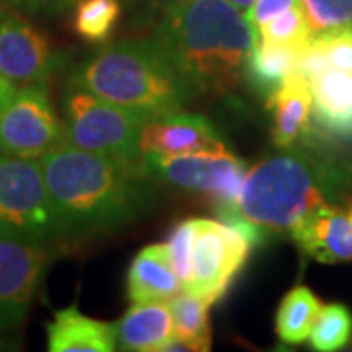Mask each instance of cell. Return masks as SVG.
I'll return each instance as SVG.
<instances>
[{"label":"cell","instance_id":"1","mask_svg":"<svg viewBox=\"0 0 352 352\" xmlns=\"http://www.w3.org/2000/svg\"><path fill=\"white\" fill-rule=\"evenodd\" d=\"M39 161L61 241L120 229L155 200L141 159L120 161L65 143Z\"/></svg>","mask_w":352,"mask_h":352},{"label":"cell","instance_id":"2","mask_svg":"<svg viewBox=\"0 0 352 352\" xmlns=\"http://www.w3.org/2000/svg\"><path fill=\"white\" fill-rule=\"evenodd\" d=\"M351 178V168L327 153L294 145L252 164L235 208L217 217L241 229L256 247L268 237L292 235L317 208L340 200Z\"/></svg>","mask_w":352,"mask_h":352},{"label":"cell","instance_id":"3","mask_svg":"<svg viewBox=\"0 0 352 352\" xmlns=\"http://www.w3.org/2000/svg\"><path fill=\"white\" fill-rule=\"evenodd\" d=\"M151 39L194 96H226L245 78L258 34L227 0H188L164 8Z\"/></svg>","mask_w":352,"mask_h":352},{"label":"cell","instance_id":"4","mask_svg":"<svg viewBox=\"0 0 352 352\" xmlns=\"http://www.w3.org/2000/svg\"><path fill=\"white\" fill-rule=\"evenodd\" d=\"M69 82L145 120L182 112L194 98L153 39L102 47L76 67Z\"/></svg>","mask_w":352,"mask_h":352},{"label":"cell","instance_id":"5","mask_svg":"<svg viewBox=\"0 0 352 352\" xmlns=\"http://www.w3.org/2000/svg\"><path fill=\"white\" fill-rule=\"evenodd\" d=\"M67 143L120 161L141 159V131L147 120L69 82L63 96Z\"/></svg>","mask_w":352,"mask_h":352},{"label":"cell","instance_id":"6","mask_svg":"<svg viewBox=\"0 0 352 352\" xmlns=\"http://www.w3.org/2000/svg\"><path fill=\"white\" fill-rule=\"evenodd\" d=\"M139 163L153 182L204 194L217 214L235 208L249 170L227 145L186 155H141Z\"/></svg>","mask_w":352,"mask_h":352},{"label":"cell","instance_id":"7","mask_svg":"<svg viewBox=\"0 0 352 352\" xmlns=\"http://www.w3.org/2000/svg\"><path fill=\"white\" fill-rule=\"evenodd\" d=\"M0 227L47 243L61 241L39 159L0 153Z\"/></svg>","mask_w":352,"mask_h":352},{"label":"cell","instance_id":"8","mask_svg":"<svg viewBox=\"0 0 352 352\" xmlns=\"http://www.w3.org/2000/svg\"><path fill=\"white\" fill-rule=\"evenodd\" d=\"M65 143V124L53 108L47 85L18 87L0 106V153L41 159Z\"/></svg>","mask_w":352,"mask_h":352},{"label":"cell","instance_id":"9","mask_svg":"<svg viewBox=\"0 0 352 352\" xmlns=\"http://www.w3.org/2000/svg\"><path fill=\"white\" fill-rule=\"evenodd\" d=\"M251 239L221 219L196 217V235L192 249V274L184 284L190 294H196L214 305L235 282L249 261Z\"/></svg>","mask_w":352,"mask_h":352},{"label":"cell","instance_id":"10","mask_svg":"<svg viewBox=\"0 0 352 352\" xmlns=\"http://www.w3.org/2000/svg\"><path fill=\"white\" fill-rule=\"evenodd\" d=\"M51 251L53 243L0 227V331L25 321Z\"/></svg>","mask_w":352,"mask_h":352},{"label":"cell","instance_id":"11","mask_svg":"<svg viewBox=\"0 0 352 352\" xmlns=\"http://www.w3.org/2000/svg\"><path fill=\"white\" fill-rule=\"evenodd\" d=\"M63 67V55L24 16L0 6V75L16 87L47 85Z\"/></svg>","mask_w":352,"mask_h":352},{"label":"cell","instance_id":"12","mask_svg":"<svg viewBox=\"0 0 352 352\" xmlns=\"http://www.w3.org/2000/svg\"><path fill=\"white\" fill-rule=\"evenodd\" d=\"M139 145L141 155H186L226 147L210 120L184 112L147 120Z\"/></svg>","mask_w":352,"mask_h":352},{"label":"cell","instance_id":"13","mask_svg":"<svg viewBox=\"0 0 352 352\" xmlns=\"http://www.w3.org/2000/svg\"><path fill=\"white\" fill-rule=\"evenodd\" d=\"M303 254L323 264L352 263V215L327 204L309 214L289 235Z\"/></svg>","mask_w":352,"mask_h":352},{"label":"cell","instance_id":"14","mask_svg":"<svg viewBox=\"0 0 352 352\" xmlns=\"http://www.w3.org/2000/svg\"><path fill=\"white\" fill-rule=\"evenodd\" d=\"M266 108L272 112V139L280 149H289L311 129L314 92L311 82L302 71L284 78V82L268 96Z\"/></svg>","mask_w":352,"mask_h":352},{"label":"cell","instance_id":"15","mask_svg":"<svg viewBox=\"0 0 352 352\" xmlns=\"http://www.w3.org/2000/svg\"><path fill=\"white\" fill-rule=\"evenodd\" d=\"M314 113L317 129L327 138L352 143V73L325 69L311 80Z\"/></svg>","mask_w":352,"mask_h":352},{"label":"cell","instance_id":"16","mask_svg":"<svg viewBox=\"0 0 352 352\" xmlns=\"http://www.w3.org/2000/svg\"><path fill=\"white\" fill-rule=\"evenodd\" d=\"M175 337V319L168 300L133 302L116 323L118 349L129 352L163 351Z\"/></svg>","mask_w":352,"mask_h":352},{"label":"cell","instance_id":"17","mask_svg":"<svg viewBox=\"0 0 352 352\" xmlns=\"http://www.w3.org/2000/svg\"><path fill=\"white\" fill-rule=\"evenodd\" d=\"M45 329L51 352H112L118 349L116 323L92 319L80 314L76 305L55 311Z\"/></svg>","mask_w":352,"mask_h":352},{"label":"cell","instance_id":"18","mask_svg":"<svg viewBox=\"0 0 352 352\" xmlns=\"http://www.w3.org/2000/svg\"><path fill=\"white\" fill-rule=\"evenodd\" d=\"M182 289L166 243L149 245L135 254L127 270V298L129 302L170 300Z\"/></svg>","mask_w":352,"mask_h":352},{"label":"cell","instance_id":"19","mask_svg":"<svg viewBox=\"0 0 352 352\" xmlns=\"http://www.w3.org/2000/svg\"><path fill=\"white\" fill-rule=\"evenodd\" d=\"M314 39L300 43H272L256 41L245 67V78L258 94L266 98L276 90L284 78L300 71L302 59Z\"/></svg>","mask_w":352,"mask_h":352},{"label":"cell","instance_id":"20","mask_svg":"<svg viewBox=\"0 0 352 352\" xmlns=\"http://www.w3.org/2000/svg\"><path fill=\"white\" fill-rule=\"evenodd\" d=\"M323 303L307 286H296L284 296L276 311V335L284 344L309 339Z\"/></svg>","mask_w":352,"mask_h":352},{"label":"cell","instance_id":"21","mask_svg":"<svg viewBox=\"0 0 352 352\" xmlns=\"http://www.w3.org/2000/svg\"><path fill=\"white\" fill-rule=\"evenodd\" d=\"M175 319V337L180 339L190 351H210L212 349V327H210V307L212 303L196 294L180 289L168 300Z\"/></svg>","mask_w":352,"mask_h":352},{"label":"cell","instance_id":"22","mask_svg":"<svg viewBox=\"0 0 352 352\" xmlns=\"http://www.w3.org/2000/svg\"><path fill=\"white\" fill-rule=\"evenodd\" d=\"M120 14V0H76L73 28L82 39L102 43L110 38Z\"/></svg>","mask_w":352,"mask_h":352},{"label":"cell","instance_id":"23","mask_svg":"<svg viewBox=\"0 0 352 352\" xmlns=\"http://www.w3.org/2000/svg\"><path fill=\"white\" fill-rule=\"evenodd\" d=\"M352 337V314L342 303L323 305L311 329V346L319 352H335L346 346Z\"/></svg>","mask_w":352,"mask_h":352},{"label":"cell","instance_id":"24","mask_svg":"<svg viewBox=\"0 0 352 352\" xmlns=\"http://www.w3.org/2000/svg\"><path fill=\"white\" fill-rule=\"evenodd\" d=\"M256 34L261 41H272V43H300L314 39V32L309 28L302 4L278 14L263 25H258Z\"/></svg>","mask_w":352,"mask_h":352},{"label":"cell","instance_id":"25","mask_svg":"<svg viewBox=\"0 0 352 352\" xmlns=\"http://www.w3.org/2000/svg\"><path fill=\"white\" fill-rule=\"evenodd\" d=\"M314 36L352 28V0H302Z\"/></svg>","mask_w":352,"mask_h":352},{"label":"cell","instance_id":"26","mask_svg":"<svg viewBox=\"0 0 352 352\" xmlns=\"http://www.w3.org/2000/svg\"><path fill=\"white\" fill-rule=\"evenodd\" d=\"M311 47L319 53L327 69L331 67L352 73V28L317 34L314 36Z\"/></svg>","mask_w":352,"mask_h":352},{"label":"cell","instance_id":"27","mask_svg":"<svg viewBox=\"0 0 352 352\" xmlns=\"http://www.w3.org/2000/svg\"><path fill=\"white\" fill-rule=\"evenodd\" d=\"M194 235H196V217H190V219H182L178 221L170 235H168V254H170V261L175 266L176 274L182 282V288L184 284L190 280L192 274V249H194Z\"/></svg>","mask_w":352,"mask_h":352},{"label":"cell","instance_id":"28","mask_svg":"<svg viewBox=\"0 0 352 352\" xmlns=\"http://www.w3.org/2000/svg\"><path fill=\"white\" fill-rule=\"evenodd\" d=\"M300 4H302V0H254V4L245 12V16L254 28H258L264 22H268L270 18L286 12L294 6H300Z\"/></svg>","mask_w":352,"mask_h":352},{"label":"cell","instance_id":"29","mask_svg":"<svg viewBox=\"0 0 352 352\" xmlns=\"http://www.w3.org/2000/svg\"><path fill=\"white\" fill-rule=\"evenodd\" d=\"M0 6L12 8L16 12L32 14V16H47V14L63 10L65 0H0Z\"/></svg>","mask_w":352,"mask_h":352},{"label":"cell","instance_id":"30","mask_svg":"<svg viewBox=\"0 0 352 352\" xmlns=\"http://www.w3.org/2000/svg\"><path fill=\"white\" fill-rule=\"evenodd\" d=\"M16 85L14 82H10L6 76H2L0 75V106L4 104V102L8 100L10 96H12L14 92H16Z\"/></svg>","mask_w":352,"mask_h":352},{"label":"cell","instance_id":"31","mask_svg":"<svg viewBox=\"0 0 352 352\" xmlns=\"http://www.w3.org/2000/svg\"><path fill=\"white\" fill-rule=\"evenodd\" d=\"M227 2H229V4H233L235 8H239L241 12H247L252 4H254V0H227Z\"/></svg>","mask_w":352,"mask_h":352},{"label":"cell","instance_id":"32","mask_svg":"<svg viewBox=\"0 0 352 352\" xmlns=\"http://www.w3.org/2000/svg\"><path fill=\"white\" fill-rule=\"evenodd\" d=\"M153 4L161 6V8H166V6H173V4H178V2H188V0H151Z\"/></svg>","mask_w":352,"mask_h":352},{"label":"cell","instance_id":"33","mask_svg":"<svg viewBox=\"0 0 352 352\" xmlns=\"http://www.w3.org/2000/svg\"><path fill=\"white\" fill-rule=\"evenodd\" d=\"M349 212H351V215H352V204H351V206H349Z\"/></svg>","mask_w":352,"mask_h":352},{"label":"cell","instance_id":"34","mask_svg":"<svg viewBox=\"0 0 352 352\" xmlns=\"http://www.w3.org/2000/svg\"><path fill=\"white\" fill-rule=\"evenodd\" d=\"M69 2H73V0H65V4H69Z\"/></svg>","mask_w":352,"mask_h":352},{"label":"cell","instance_id":"35","mask_svg":"<svg viewBox=\"0 0 352 352\" xmlns=\"http://www.w3.org/2000/svg\"><path fill=\"white\" fill-rule=\"evenodd\" d=\"M351 173H352V166H351Z\"/></svg>","mask_w":352,"mask_h":352}]
</instances>
